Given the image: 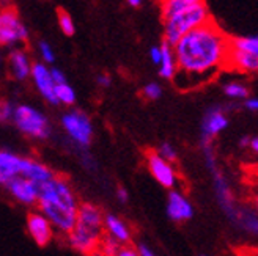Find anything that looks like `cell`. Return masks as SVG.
Masks as SVG:
<instances>
[{
	"label": "cell",
	"mask_w": 258,
	"mask_h": 256,
	"mask_svg": "<svg viewBox=\"0 0 258 256\" xmlns=\"http://www.w3.org/2000/svg\"><path fill=\"white\" fill-rule=\"evenodd\" d=\"M231 38L211 19L183 35L173 44L179 90H192L214 79L227 66Z\"/></svg>",
	"instance_id": "6da1fadb"
},
{
	"label": "cell",
	"mask_w": 258,
	"mask_h": 256,
	"mask_svg": "<svg viewBox=\"0 0 258 256\" xmlns=\"http://www.w3.org/2000/svg\"><path fill=\"white\" fill-rule=\"evenodd\" d=\"M79 206L76 192L63 176L54 175L38 186V209L54 225L55 233L67 236L71 231Z\"/></svg>",
	"instance_id": "7a4b0ae2"
},
{
	"label": "cell",
	"mask_w": 258,
	"mask_h": 256,
	"mask_svg": "<svg viewBox=\"0 0 258 256\" xmlns=\"http://www.w3.org/2000/svg\"><path fill=\"white\" fill-rule=\"evenodd\" d=\"M104 234L102 211L92 203H81L76 223L67 234L68 245L81 254H95L99 251Z\"/></svg>",
	"instance_id": "3957f363"
},
{
	"label": "cell",
	"mask_w": 258,
	"mask_h": 256,
	"mask_svg": "<svg viewBox=\"0 0 258 256\" xmlns=\"http://www.w3.org/2000/svg\"><path fill=\"white\" fill-rule=\"evenodd\" d=\"M211 13L206 2L197 4L190 8H186L179 13H175L173 16L162 19L164 22V41L169 44H175L179 38L187 32L200 27V25L210 22Z\"/></svg>",
	"instance_id": "277c9868"
},
{
	"label": "cell",
	"mask_w": 258,
	"mask_h": 256,
	"mask_svg": "<svg viewBox=\"0 0 258 256\" xmlns=\"http://www.w3.org/2000/svg\"><path fill=\"white\" fill-rule=\"evenodd\" d=\"M11 121L15 123L18 131L36 140H46L50 135V123L47 117L32 106H18L13 112Z\"/></svg>",
	"instance_id": "5b68a950"
},
{
	"label": "cell",
	"mask_w": 258,
	"mask_h": 256,
	"mask_svg": "<svg viewBox=\"0 0 258 256\" xmlns=\"http://www.w3.org/2000/svg\"><path fill=\"white\" fill-rule=\"evenodd\" d=\"M29 30L21 21L16 10L11 7L0 8V46L10 47L27 43Z\"/></svg>",
	"instance_id": "8992f818"
},
{
	"label": "cell",
	"mask_w": 258,
	"mask_h": 256,
	"mask_svg": "<svg viewBox=\"0 0 258 256\" xmlns=\"http://www.w3.org/2000/svg\"><path fill=\"white\" fill-rule=\"evenodd\" d=\"M63 131L76 145L82 148L92 143L93 138V123L90 117L82 110H70L60 120Z\"/></svg>",
	"instance_id": "52a82bcc"
},
{
	"label": "cell",
	"mask_w": 258,
	"mask_h": 256,
	"mask_svg": "<svg viewBox=\"0 0 258 256\" xmlns=\"http://www.w3.org/2000/svg\"><path fill=\"white\" fill-rule=\"evenodd\" d=\"M147 167L153 178L165 187V189H175L178 184V173L173 167V162L164 159L158 154V151H148L147 152Z\"/></svg>",
	"instance_id": "ba28073f"
},
{
	"label": "cell",
	"mask_w": 258,
	"mask_h": 256,
	"mask_svg": "<svg viewBox=\"0 0 258 256\" xmlns=\"http://www.w3.org/2000/svg\"><path fill=\"white\" fill-rule=\"evenodd\" d=\"M25 228H27L29 236L38 247H46L54 240L55 228L40 209L32 211L29 214L27 222H25Z\"/></svg>",
	"instance_id": "9c48e42d"
},
{
	"label": "cell",
	"mask_w": 258,
	"mask_h": 256,
	"mask_svg": "<svg viewBox=\"0 0 258 256\" xmlns=\"http://www.w3.org/2000/svg\"><path fill=\"white\" fill-rule=\"evenodd\" d=\"M5 189L21 204H25V206H35V204H38V186L33 181H30L29 178H13L11 181L5 184Z\"/></svg>",
	"instance_id": "30bf717a"
},
{
	"label": "cell",
	"mask_w": 258,
	"mask_h": 256,
	"mask_svg": "<svg viewBox=\"0 0 258 256\" xmlns=\"http://www.w3.org/2000/svg\"><path fill=\"white\" fill-rule=\"evenodd\" d=\"M30 79L33 80L35 88L38 90L40 93L47 102L50 104H57V99H55V82L50 75V68H47L46 63H33L32 66V74H30Z\"/></svg>",
	"instance_id": "8fae6325"
},
{
	"label": "cell",
	"mask_w": 258,
	"mask_h": 256,
	"mask_svg": "<svg viewBox=\"0 0 258 256\" xmlns=\"http://www.w3.org/2000/svg\"><path fill=\"white\" fill-rule=\"evenodd\" d=\"M29 157L18 156L11 151L0 149V186H5L16 176H24Z\"/></svg>",
	"instance_id": "7c38bea8"
},
{
	"label": "cell",
	"mask_w": 258,
	"mask_h": 256,
	"mask_svg": "<svg viewBox=\"0 0 258 256\" xmlns=\"http://www.w3.org/2000/svg\"><path fill=\"white\" fill-rule=\"evenodd\" d=\"M167 215H169L170 220L176 223H183L192 219L194 208L181 192L172 189L169 198H167Z\"/></svg>",
	"instance_id": "4fadbf2b"
},
{
	"label": "cell",
	"mask_w": 258,
	"mask_h": 256,
	"mask_svg": "<svg viewBox=\"0 0 258 256\" xmlns=\"http://www.w3.org/2000/svg\"><path fill=\"white\" fill-rule=\"evenodd\" d=\"M228 126V118L221 107H211L205 113L202 121V137L203 142H211V140L221 134Z\"/></svg>",
	"instance_id": "5bb4252c"
},
{
	"label": "cell",
	"mask_w": 258,
	"mask_h": 256,
	"mask_svg": "<svg viewBox=\"0 0 258 256\" xmlns=\"http://www.w3.org/2000/svg\"><path fill=\"white\" fill-rule=\"evenodd\" d=\"M225 69H233V71H238L242 74L258 72V54H252V52H247V50L230 47Z\"/></svg>",
	"instance_id": "9a60e30c"
},
{
	"label": "cell",
	"mask_w": 258,
	"mask_h": 256,
	"mask_svg": "<svg viewBox=\"0 0 258 256\" xmlns=\"http://www.w3.org/2000/svg\"><path fill=\"white\" fill-rule=\"evenodd\" d=\"M33 63L24 49H13L8 55V71L15 80H25L30 77Z\"/></svg>",
	"instance_id": "2e32d148"
},
{
	"label": "cell",
	"mask_w": 258,
	"mask_h": 256,
	"mask_svg": "<svg viewBox=\"0 0 258 256\" xmlns=\"http://www.w3.org/2000/svg\"><path fill=\"white\" fill-rule=\"evenodd\" d=\"M104 233H106V236L120 242L121 245L129 244V242H131V237H133L131 228L127 226V223L113 214L104 215Z\"/></svg>",
	"instance_id": "e0dca14e"
},
{
	"label": "cell",
	"mask_w": 258,
	"mask_h": 256,
	"mask_svg": "<svg viewBox=\"0 0 258 256\" xmlns=\"http://www.w3.org/2000/svg\"><path fill=\"white\" fill-rule=\"evenodd\" d=\"M161 61H159V75L162 79L167 80H173V77L176 75L178 71V65H176V57H175V50L173 46L169 43H162L161 44Z\"/></svg>",
	"instance_id": "ac0fdd59"
},
{
	"label": "cell",
	"mask_w": 258,
	"mask_h": 256,
	"mask_svg": "<svg viewBox=\"0 0 258 256\" xmlns=\"http://www.w3.org/2000/svg\"><path fill=\"white\" fill-rule=\"evenodd\" d=\"M54 175L55 173L49 167H46L44 163H41L40 160H36V159L29 157L27 167H25V172H24V178H29L30 181H33L36 186H40L41 183L47 181V179H50Z\"/></svg>",
	"instance_id": "d6986e66"
},
{
	"label": "cell",
	"mask_w": 258,
	"mask_h": 256,
	"mask_svg": "<svg viewBox=\"0 0 258 256\" xmlns=\"http://www.w3.org/2000/svg\"><path fill=\"white\" fill-rule=\"evenodd\" d=\"M161 2V15L162 19L173 16L175 13H179L186 8H190L197 4H202L205 0H159Z\"/></svg>",
	"instance_id": "ffe728a7"
},
{
	"label": "cell",
	"mask_w": 258,
	"mask_h": 256,
	"mask_svg": "<svg viewBox=\"0 0 258 256\" xmlns=\"http://www.w3.org/2000/svg\"><path fill=\"white\" fill-rule=\"evenodd\" d=\"M55 99H57V104L73 106L76 102V92L67 82L57 83L55 85Z\"/></svg>",
	"instance_id": "44dd1931"
},
{
	"label": "cell",
	"mask_w": 258,
	"mask_h": 256,
	"mask_svg": "<svg viewBox=\"0 0 258 256\" xmlns=\"http://www.w3.org/2000/svg\"><path fill=\"white\" fill-rule=\"evenodd\" d=\"M231 47L247 50L252 54H258V35L256 36H236L230 40Z\"/></svg>",
	"instance_id": "7402d4cb"
},
{
	"label": "cell",
	"mask_w": 258,
	"mask_h": 256,
	"mask_svg": "<svg viewBox=\"0 0 258 256\" xmlns=\"http://www.w3.org/2000/svg\"><path fill=\"white\" fill-rule=\"evenodd\" d=\"M224 93L230 99H247L249 88L241 82H228L224 85Z\"/></svg>",
	"instance_id": "603a6c76"
},
{
	"label": "cell",
	"mask_w": 258,
	"mask_h": 256,
	"mask_svg": "<svg viewBox=\"0 0 258 256\" xmlns=\"http://www.w3.org/2000/svg\"><path fill=\"white\" fill-rule=\"evenodd\" d=\"M57 19H58V27H60V30L63 32V35H67V36L74 35V32H76V25H74V21H73V18L70 16V13H68V11L58 10Z\"/></svg>",
	"instance_id": "cb8c5ba5"
},
{
	"label": "cell",
	"mask_w": 258,
	"mask_h": 256,
	"mask_svg": "<svg viewBox=\"0 0 258 256\" xmlns=\"http://www.w3.org/2000/svg\"><path fill=\"white\" fill-rule=\"evenodd\" d=\"M120 247H121L120 242H117L115 239H112V237L104 234V237H102V240H101V245H99V251L98 253H101V254H117Z\"/></svg>",
	"instance_id": "d4e9b609"
},
{
	"label": "cell",
	"mask_w": 258,
	"mask_h": 256,
	"mask_svg": "<svg viewBox=\"0 0 258 256\" xmlns=\"http://www.w3.org/2000/svg\"><path fill=\"white\" fill-rule=\"evenodd\" d=\"M38 54H40L43 63H46V65H50V63L55 61L54 49H52V46H50L49 43H46V41L38 43Z\"/></svg>",
	"instance_id": "484cf974"
},
{
	"label": "cell",
	"mask_w": 258,
	"mask_h": 256,
	"mask_svg": "<svg viewBox=\"0 0 258 256\" xmlns=\"http://www.w3.org/2000/svg\"><path fill=\"white\" fill-rule=\"evenodd\" d=\"M142 95H144V98L148 99V101H156L162 95V88L156 82H150V83H147L144 88H142Z\"/></svg>",
	"instance_id": "4316f807"
},
{
	"label": "cell",
	"mask_w": 258,
	"mask_h": 256,
	"mask_svg": "<svg viewBox=\"0 0 258 256\" xmlns=\"http://www.w3.org/2000/svg\"><path fill=\"white\" fill-rule=\"evenodd\" d=\"M236 217H238V220L242 226H246L249 231L258 234V219L256 217H253L250 214H239V212L236 214Z\"/></svg>",
	"instance_id": "83f0119b"
},
{
	"label": "cell",
	"mask_w": 258,
	"mask_h": 256,
	"mask_svg": "<svg viewBox=\"0 0 258 256\" xmlns=\"http://www.w3.org/2000/svg\"><path fill=\"white\" fill-rule=\"evenodd\" d=\"M13 112H15V106L7 99H0V123L11 121Z\"/></svg>",
	"instance_id": "f1b7e54d"
},
{
	"label": "cell",
	"mask_w": 258,
	"mask_h": 256,
	"mask_svg": "<svg viewBox=\"0 0 258 256\" xmlns=\"http://www.w3.org/2000/svg\"><path fill=\"white\" fill-rule=\"evenodd\" d=\"M158 154L162 156L167 160H170V162H175L178 159V152H176V149H175V146L172 143H162L158 148Z\"/></svg>",
	"instance_id": "f546056e"
},
{
	"label": "cell",
	"mask_w": 258,
	"mask_h": 256,
	"mask_svg": "<svg viewBox=\"0 0 258 256\" xmlns=\"http://www.w3.org/2000/svg\"><path fill=\"white\" fill-rule=\"evenodd\" d=\"M50 75H52V79L57 83H63V82H67V77H64V72L58 68H50Z\"/></svg>",
	"instance_id": "4dcf8cb0"
},
{
	"label": "cell",
	"mask_w": 258,
	"mask_h": 256,
	"mask_svg": "<svg viewBox=\"0 0 258 256\" xmlns=\"http://www.w3.org/2000/svg\"><path fill=\"white\" fill-rule=\"evenodd\" d=\"M117 254L118 256H137V248L136 247H131L129 244H124V245L120 247V250H118Z\"/></svg>",
	"instance_id": "1f68e13d"
},
{
	"label": "cell",
	"mask_w": 258,
	"mask_h": 256,
	"mask_svg": "<svg viewBox=\"0 0 258 256\" xmlns=\"http://www.w3.org/2000/svg\"><path fill=\"white\" fill-rule=\"evenodd\" d=\"M161 46H154L150 49V58L151 61L154 63V65H159V61H161Z\"/></svg>",
	"instance_id": "d6a6232c"
},
{
	"label": "cell",
	"mask_w": 258,
	"mask_h": 256,
	"mask_svg": "<svg viewBox=\"0 0 258 256\" xmlns=\"http://www.w3.org/2000/svg\"><path fill=\"white\" fill-rule=\"evenodd\" d=\"M96 82H98V85L102 87V88H109L110 83H112V79L109 77L107 74H99V75H98V79H96Z\"/></svg>",
	"instance_id": "836d02e7"
},
{
	"label": "cell",
	"mask_w": 258,
	"mask_h": 256,
	"mask_svg": "<svg viewBox=\"0 0 258 256\" xmlns=\"http://www.w3.org/2000/svg\"><path fill=\"white\" fill-rule=\"evenodd\" d=\"M136 248H137V254H140V256H153L154 254V251L145 244H139Z\"/></svg>",
	"instance_id": "e575fe53"
},
{
	"label": "cell",
	"mask_w": 258,
	"mask_h": 256,
	"mask_svg": "<svg viewBox=\"0 0 258 256\" xmlns=\"http://www.w3.org/2000/svg\"><path fill=\"white\" fill-rule=\"evenodd\" d=\"M244 107L252 110V112H258V98H247L246 102H244Z\"/></svg>",
	"instance_id": "d590c367"
},
{
	"label": "cell",
	"mask_w": 258,
	"mask_h": 256,
	"mask_svg": "<svg viewBox=\"0 0 258 256\" xmlns=\"http://www.w3.org/2000/svg\"><path fill=\"white\" fill-rule=\"evenodd\" d=\"M117 198H118V201H121V203H126V201L129 200L127 190H126V189H123V187H120V189L117 190Z\"/></svg>",
	"instance_id": "8d00e7d4"
},
{
	"label": "cell",
	"mask_w": 258,
	"mask_h": 256,
	"mask_svg": "<svg viewBox=\"0 0 258 256\" xmlns=\"http://www.w3.org/2000/svg\"><path fill=\"white\" fill-rule=\"evenodd\" d=\"M249 146H250V149H252L253 152H256V154H258V137H253V138H250V143H249Z\"/></svg>",
	"instance_id": "74e56055"
},
{
	"label": "cell",
	"mask_w": 258,
	"mask_h": 256,
	"mask_svg": "<svg viewBox=\"0 0 258 256\" xmlns=\"http://www.w3.org/2000/svg\"><path fill=\"white\" fill-rule=\"evenodd\" d=\"M126 2L131 5V7H134V8H137V7L142 5V0H126Z\"/></svg>",
	"instance_id": "f35d334b"
},
{
	"label": "cell",
	"mask_w": 258,
	"mask_h": 256,
	"mask_svg": "<svg viewBox=\"0 0 258 256\" xmlns=\"http://www.w3.org/2000/svg\"><path fill=\"white\" fill-rule=\"evenodd\" d=\"M249 143H250V138H249V137H242V138H241V142H239L241 146H249Z\"/></svg>",
	"instance_id": "ab89813d"
},
{
	"label": "cell",
	"mask_w": 258,
	"mask_h": 256,
	"mask_svg": "<svg viewBox=\"0 0 258 256\" xmlns=\"http://www.w3.org/2000/svg\"><path fill=\"white\" fill-rule=\"evenodd\" d=\"M253 203H255V206H256V209H258V192H256L255 197H253Z\"/></svg>",
	"instance_id": "60d3db41"
},
{
	"label": "cell",
	"mask_w": 258,
	"mask_h": 256,
	"mask_svg": "<svg viewBox=\"0 0 258 256\" xmlns=\"http://www.w3.org/2000/svg\"><path fill=\"white\" fill-rule=\"evenodd\" d=\"M8 2H10V0H0V5H2V7H7Z\"/></svg>",
	"instance_id": "b9f144b4"
},
{
	"label": "cell",
	"mask_w": 258,
	"mask_h": 256,
	"mask_svg": "<svg viewBox=\"0 0 258 256\" xmlns=\"http://www.w3.org/2000/svg\"><path fill=\"white\" fill-rule=\"evenodd\" d=\"M256 172H258V167H256Z\"/></svg>",
	"instance_id": "7bdbcfd3"
}]
</instances>
